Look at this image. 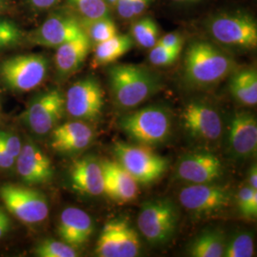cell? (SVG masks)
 Masks as SVG:
<instances>
[{
  "label": "cell",
  "mask_w": 257,
  "mask_h": 257,
  "mask_svg": "<svg viewBox=\"0 0 257 257\" xmlns=\"http://www.w3.org/2000/svg\"><path fill=\"white\" fill-rule=\"evenodd\" d=\"M130 36L138 46L144 49H152L159 38V29L154 19L143 18L138 19L131 26Z\"/></svg>",
  "instance_id": "27"
},
{
  "label": "cell",
  "mask_w": 257,
  "mask_h": 257,
  "mask_svg": "<svg viewBox=\"0 0 257 257\" xmlns=\"http://www.w3.org/2000/svg\"><path fill=\"white\" fill-rule=\"evenodd\" d=\"M229 90L231 96L244 106L252 107L257 103V72L255 68L234 70L230 74Z\"/></svg>",
  "instance_id": "23"
},
{
  "label": "cell",
  "mask_w": 257,
  "mask_h": 257,
  "mask_svg": "<svg viewBox=\"0 0 257 257\" xmlns=\"http://www.w3.org/2000/svg\"><path fill=\"white\" fill-rule=\"evenodd\" d=\"M180 54L181 52L168 49L156 43V45L151 49L149 60L152 64L157 67H168L175 63Z\"/></svg>",
  "instance_id": "32"
},
{
  "label": "cell",
  "mask_w": 257,
  "mask_h": 257,
  "mask_svg": "<svg viewBox=\"0 0 257 257\" xmlns=\"http://www.w3.org/2000/svg\"><path fill=\"white\" fill-rule=\"evenodd\" d=\"M227 150L230 157L247 160L256 155L257 121L253 113L238 110L231 115L227 130Z\"/></svg>",
  "instance_id": "14"
},
{
  "label": "cell",
  "mask_w": 257,
  "mask_h": 257,
  "mask_svg": "<svg viewBox=\"0 0 257 257\" xmlns=\"http://www.w3.org/2000/svg\"><path fill=\"white\" fill-rule=\"evenodd\" d=\"M0 143L5 148L10 156L17 159L22 149L20 140L17 136L7 132H0Z\"/></svg>",
  "instance_id": "34"
},
{
  "label": "cell",
  "mask_w": 257,
  "mask_h": 257,
  "mask_svg": "<svg viewBox=\"0 0 257 257\" xmlns=\"http://www.w3.org/2000/svg\"><path fill=\"white\" fill-rule=\"evenodd\" d=\"M103 170L104 193L118 204H126L137 199L139 194V184L115 160L104 159Z\"/></svg>",
  "instance_id": "17"
},
{
  "label": "cell",
  "mask_w": 257,
  "mask_h": 257,
  "mask_svg": "<svg viewBox=\"0 0 257 257\" xmlns=\"http://www.w3.org/2000/svg\"><path fill=\"white\" fill-rule=\"evenodd\" d=\"M236 62L233 57L207 40H193L184 58L183 77L196 89H209L218 85L233 73Z\"/></svg>",
  "instance_id": "1"
},
{
  "label": "cell",
  "mask_w": 257,
  "mask_h": 257,
  "mask_svg": "<svg viewBox=\"0 0 257 257\" xmlns=\"http://www.w3.org/2000/svg\"><path fill=\"white\" fill-rule=\"evenodd\" d=\"M206 31L218 45L236 51H252L257 46V22L246 11H222L205 21Z\"/></svg>",
  "instance_id": "3"
},
{
  "label": "cell",
  "mask_w": 257,
  "mask_h": 257,
  "mask_svg": "<svg viewBox=\"0 0 257 257\" xmlns=\"http://www.w3.org/2000/svg\"><path fill=\"white\" fill-rule=\"evenodd\" d=\"M71 181L74 191L98 196L104 193L101 161L92 156L74 161L71 170Z\"/></svg>",
  "instance_id": "21"
},
{
  "label": "cell",
  "mask_w": 257,
  "mask_h": 257,
  "mask_svg": "<svg viewBox=\"0 0 257 257\" xmlns=\"http://www.w3.org/2000/svg\"><path fill=\"white\" fill-rule=\"evenodd\" d=\"M225 242L226 238L219 230L204 231L189 245L188 252L193 257H222Z\"/></svg>",
  "instance_id": "25"
},
{
  "label": "cell",
  "mask_w": 257,
  "mask_h": 257,
  "mask_svg": "<svg viewBox=\"0 0 257 257\" xmlns=\"http://www.w3.org/2000/svg\"><path fill=\"white\" fill-rule=\"evenodd\" d=\"M6 4H7V0H0V13L6 8Z\"/></svg>",
  "instance_id": "44"
},
{
  "label": "cell",
  "mask_w": 257,
  "mask_h": 257,
  "mask_svg": "<svg viewBox=\"0 0 257 257\" xmlns=\"http://www.w3.org/2000/svg\"><path fill=\"white\" fill-rule=\"evenodd\" d=\"M248 187L257 190V167L256 164H253L249 168L248 171Z\"/></svg>",
  "instance_id": "41"
},
{
  "label": "cell",
  "mask_w": 257,
  "mask_h": 257,
  "mask_svg": "<svg viewBox=\"0 0 257 257\" xmlns=\"http://www.w3.org/2000/svg\"><path fill=\"white\" fill-rule=\"evenodd\" d=\"M116 161L138 184L154 183L165 175L169 161L151 147L116 142L113 146Z\"/></svg>",
  "instance_id": "6"
},
{
  "label": "cell",
  "mask_w": 257,
  "mask_h": 257,
  "mask_svg": "<svg viewBox=\"0 0 257 257\" xmlns=\"http://www.w3.org/2000/svg\"><path fill=\"white\" fill-rule=\"evenodd\" d=\"M135 42L130 35H116L95 45L92 65L101 67L116 62L133 49Z\"/></svg>",
  "instance_id": "24"
},
{
  "label": "cell",
  "mask_w": 257,
  "mask_h": 257,
  "mask_svg": "<svg viewBox=\"0 0 257 257\" xmlns=\"http://www.w3.org/2000/svg\"><path fill=\"white\" fill-rule=\"evenodd\" d=\"M179 218L177 206L171 199H152L138 213V230L152 245H162L175 236Z\"/></svg>",
  "instance_id": "5"
},
{
  "label": "cell",
  "mask_w": 257,
  "mask_h": 257,
  "mask_svg": "<svg viewBox=\"0 0 257 257\" xmlns=\"http://www.w3.org/2000/svg\"><path fill=\"white\" fill-rule=\"evenodd\" d=\"M254 255L253 236L248 231L234 232L226 239L224 257H252Z\"/></svg>",
  "instance_id": "28"
},
{
  "label": "cell",
  "mask_w": 257,
  "mask_h": 257,
  "mask_svg": "<svg viewBox=\"0 0 257 257\" xmlns=\"http://www.w3.org/2000/svg\"><path fill=\"white\" fill-rule=\"evenodd\" d=\"M141 243L138 231L123 218L108 221L98 236L94 252L99 257H136Z\"/></svg>",
  "instance_id": "11"
},
{
  "label": "cell",
  "mask_w": 257,
  "mask_h": 257,
  "mask_svg": "<svg viewBox=\"0 0 257 257\" xmlns=\"http://www.w3.org/2000/svg\"><path fill=\"white\" fill-rule=\"evenodd\" d=\"M59 0H28V2L37 10L43 11V10L50 9L51 7L55 6L56 3H58Z\"/></svg>",
  "instance_id": "39"
},
{
  "label": "cell",
  "mask_w": 257,
  "mask_h": 257,
  "mask_svg": "<svg viewBox=\"0 0 257 257\" xmlns=\"http://www.w3.org/2000/svg\"><path fill=\"white\" fill-rule=\"evenodd\" d=\"M51 133V146L55 151L64 154L82 152L92 144L94 139L93 128L81 120L57 125Z\"/></svg>",
  "instance_id": "19"
},
{
  "label": "cell",
  "mask_w": 257,
  "mask_h": 257,
  "mask_svg": "<svg viewBox=\"0 0 257 257\" xmlns=\"http://www.w3.org/2000/svg\"><path fill=\"white\" fill-rule=\"evenodd\" d=\"M237 207L242 216L254 219L257 216V190L248 186L242 188L237 194Z\"/></svg>",
  "instance_id": "31"
},
{
  "label": "cell",
  "mask_w": 257,
  "mask_h": 257,
  "mask_svg": "<svg viewBox=\"0 0 257 257\" xmlns=\"http://www.w3.org/2000/svg\"><path fill=\"white\" fill-rule=\"evenodd\" d=\"M230 201V191L212 183L188 184L179 193L181 206L197 216L216 214L226 209Z\"/></svg>",
  "instance_id": "12"
},
{
  "label": "cell",
  "mask_w": 257,
  "mask_h": 257,
  "mask_svg": "<svg viewBox=\"0 0 257 257\" xmlns=\"http://www.w3.org/2000/svg\"><path fill=\"white\" fill-rule=\"evenodd\" d=\"M91 47V41L82 34L56 48L55 61L57 74L66 77L77 72L89 55Z\"/></svg>",
  "instance_id": "22"
},
{
  "label": "cell",
  "mask_w": 257,
  "mask_h": 257,
  "mask_svg": "<svg viewBox=\"0 0 257 257\" xmlns=\"http://www.w3.org/2000/svg\"><path fill=\"white\" fill-rule=\"evenodd\" d=\"M118 125L136 144L155 147L169 140L173 131V115L163 106L151 105L124 114Z\"/></svg>",
  "instance_id": "4"
},
{
  "label": "cell",
  "mask_w": 257,
  "mask_h": 257,
  "mask_svg": "<svg viewBox=\"0 0 257 257\" xmlns=\"http://www.w3.org/2000/svg\"><path fill=\"white\" fill-rule=\"evenodd\" d=\"M181 124L190 138L203 144H213L220 140L224 132L220 113L210 104L191 101L184 106Z\"/></svg>",
  "instance_id": "8"
},
{
  "label": "cell",
  "mask_w": 257,
  "mask_h": 257,
  "mask_svg": "<svg viewBox=\"0 0 257 257\" xmlns=\"http://www.w3.org/2000/svg\"><path fill=\"white\" fill-rule=\"evenodd\" d=\"M10 227L11 221L9 216L2 210H0V239L9 231Z\"/></svg>",
  "instance_id": "40"
},
{
  "label": "cell",
  "mask_w": 257,
  "mask_h": 257,
  "mask_svg": "<svg viewBox=\"0 0 257 257\" xmlns=\"http://www.w3.org/2000/svg\"><path fill=\"white\" fill-rule=\"evenodd\" d=\"M108 81L113 103L124 110L136 109L163 87L159 74L138 64L110 66Z\"/></svg>",
  "instance_id": "2"
},
{
  "label": "cell",
  "mask_w": 257,
  "mask_h": 257,
  "mask_svg": "<svg viewBox=\"0 0 257 257\" xmlns=\"http://www.w3.org/2000/svg\"><path fill=\"white\" fill-rule=\"evenodd\" d=\"M65 112V94L53 89L32 101L24 113L25 122L35 134L45 136L57 126Z\"/></svg>",
  "instance_id": "13"
},
{
  "label": "cell",
  "mask_w": 257,
  "mask_h": 257,
  "mask_svg": "<svg viewBox=\"0 0 257 257\" xmlns=\"http://www.w3.org/2000/svg\"><path fill=\"white\" fill-rule=\"evenodd\" d=\"M49 61L44 55L30 54L6 59L0 68L3 82L13 91L29 92L46 78Z\"/></svg>",
  "instance_id": "7"
},
{
  "label": "cell",
  "mask_w": 257,
  "mask_h": 257,
  "mask_svg": "<svg viewBox=\"0 0 257 257\" xmlns=\"http://www.w3.org/2000/svg\"><path fill=\"white\" fill-rule=\"evenodd\" d=\"M21 37V30L15 22L0 19V49L18 44Z\"/></svg>",
  "instance_id": "33"
},
{
  "label": "cell",
  "mask_w": 257,
  "mask_h": 257,
  "mask_svg": "<svg viewBox=\"0 0 257 257\" xmlns=\"http://www.w3.org/2000/svg\"><path fill=\"white\" fill-rule=\"evenodd\" d=\"M57 231L63 242L73 248H79L90 240L93 222L86 211L69 207L59 216Z\"/></svg>",
  "instance_id": "20"
},
{
  "label": "cell",
  "mask_w": 257,
  "mask_h": 257,
  "mask_svg": "<svg viewBox=\"0 0 257 257\" xmlns=\"http://www.w3.org/2000/svg\"><path fill=\"white\" fill-rule=\"evenodd\" d=\"M118 0H105V2L107 3V5L109 7H115L116 6V3H117Z\"/></svg>",
  "instance_id": "43"
},
{
  "label": "cell",
  "mask_w": 257,
  "mask_h": 257,
  "mask_svg": "<svg viewBox=\"0 0 257 257\" xmlns=\"http://www.w3.org/2000/svg\"><path fill=\"white\" fill-rule=\"evenodd\" d=\"M105 93L94 77H86L74 83L65 94V111L73 118L95 121L102 115Z\"/></svg>",
  "instance_id": "9"
},
{
  "label": "cell",
  "mask_w": 257,
  "mask_h": 257,
  "mask_svg": "<svg viewBox=\"0 0 257 257\" xmlns=\"http://www.w3.org/2000/svg\"><path fill=\"white\" fill-rule=\"evenodd\" d=\"M16 160L19 175L26 184L47 183L54 176L50 158L32 141H28L22 147Z\"/></svg>",
  "instance_id": "18"
},
{
  "label": "cell",
  "mask_w": 257,
  "mask_h": 257,
  "mask_svg": "<svg viewBox=\"0 0 257 257\" xmlns=\"http://www.w3.org/2000/svg\"><path fill=\"white\" fill-rule=\"evenodd\" d=\"M157 44L166 47L168 49L181 52L184 44L183 37L179 33H176V32L170 33V34L165 35L164 37L158 38Z\"/></svg>",
  "instance_id": "35"
},
{
  "label": "cell",
  "mask_w": 257,
  "mask_h": 257,
  "mask_svg": "<svg viewBox=\"0 0 257 257\" xmlns=\"http://www.w3.org/2000/svg\"><path fill=\"white\" fill-rule=\"evenodd\" d=\"M175 174L185 183H213L224 174V166L217 156L207 151H197L181 156Z\"/></svg>",
  "instance_id": "15"
},
{
  "label": "cell",
  "mask_w": 257,
  "mask_h": 257,
  "mask_svg": "<svg viewBox=\"0 0 257 257\" xmlns=\"http://www.w3.org/2000/svg\"><path fill=\"white\" fill-rule=\"evenodd\" d=\"M84 34L94 46L118 34L114 21L110 17L96 19H79Z\"/></svg>",
  "instance_id": "26"
},
{
  "label": "cell",
  "mask_w": 257,
  "mask_h": 257,
  "mask_svg": "<svg viewBox=\"0 0 257 257\" xmlns=\"http://www.w3.org/2000/svg\"><path fill=\"white\" fill-rule=\"evenodd\" d=\"M15 162L16 159L10 156L5 148L0 143V169H10L14 166Z\"/></svg>",
  "instance_id": "37"
},
{
  "label": "cell",
  "mask_w": 257,
  "mask_h": 257,
  "mask_svg": "<svg viewBox=\"0 0 257 257\" xmlns=\"http://www.w3.org/2000/svg\"><path fill=\"white\" fill-rule=\"evenodd\" d=\"M84 34L79 19L58 14L45 20L31 36L33 43L47 48H58Z\"/></svg>",
  "instance_id": "16"
},
{
  "label": "cell",
  "mask_w": 257,
  "mask_h": 257,
  "mask_svg": "<svg viewBox=\"0 0 257 257\" xmlns=\"http://www.w3.org/2000/svg\"><path fill=\"white\" fill-rule=\"evenodd\" d=\"M36 255L39 257H75L77 251L63 241L46 239L38 243L35 248Z\"/></svg>",
  "instance_id": "30"
},
{
  "label": "cell",
  "mask_w": 257,
  "mask_h": 257,
  "mask_svg": "<svg viewBox=\"0 0 257 257\" xmlns=\"http://www.w3.org/2000/svg\"><path fill=\"white\" fill-rule=\"evenodd\" d=\"M80 18L96 19L110 17V7L105 0H67Z\"/></svg>",
  "instance_id": "29"
},
{
  "label": "cell",
  "mask_w": 257,
  "mask_h": 257,
  "mask_svg": "<svg viewBox=\"0 0 257 257\" xmlns=\"http://www.w3.org/2000/svg\"><path fill=\"white\" fill-rule=\"evenodd\" d=\"M171 2H174L175 4H179V5H193L199 3L203 0H170Z\"/></svg>",
  "instance_id": "42"
},
{
  "label": "cell",
  "mask_w": 257,
  "mask_h": 257,
  "mask_svg": "<svg viewBox=\"0 0 257 257\" xmlns=\"http://www.w3.org/2000/svg\"><path fill=\"white\" fill-rule=\"evenodd\" d=\"M154 0H135L134 1V18L142 16L151 6Z\"/></svg>",
  "instance_id": "38"
},
{
  "label": "cell",
  "mask_w": 257,
  "mask_h": 257,
  "mask_svg": "<svg viewBox=\"0 0 257 257\" xmlns=\"http://www.w3.org/2000/svg\"><path fill=\"white\" fill-rule=\"evenodd\" d=\"M134 1L135 0H118L115 8L122 19H134Z\"/></svg>",
  "instance_id": "36"
},
{
  "label": "cell",
  "mask_w": 257,
  "mask_h": 257,
  "mask_svg": "<svg viewBox=\"0 0 257 257\" xmlns=\"http://www.w3.org/2000/svg\"><path fill=\"white\" fill-rule=\"evenodd\" d=\"M0 198L8 211L26 224H37L49 215L44 194L27 187L5 184L0 187Z\"/></svg>",
  "instance_id": "10"
}]
</instances>
